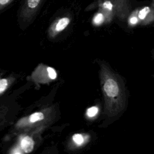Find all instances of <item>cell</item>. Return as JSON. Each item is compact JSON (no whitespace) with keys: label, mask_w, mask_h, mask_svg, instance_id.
<instances>
[{"label":"cell","mask_w":154,"mask_h":154,"mask_svg":"<svg viewBox=\"0 0 154 154\" xmlns=\"http://www.w3.org/2000/svg\"><path fill=\"white\" fill-rule=\"evenodd\" d=\"M100 80L104 98V114L113 117L125 106V92L118 76L103 62L99 63Z\"/></svg>","instance_id":"6da1fadb"},{"label":"cell","mask_w":154,"mask_h":154,"mask_svg":"<svg viewBox=\"0 0 154 154\" xmlns=\"http://www.w3.org/2000/svg\"><path fill=\"white\" fill-rule=\"evenodd\" d=\"M55 116L54 107L49 106L25 116L14 124L9 136L17 135L22 133L40 134L53 122Z\"/></svg>","instance_id":"7a4b0ae2"},{"label":"cell","mask_w":154,"mask_h":154,"mask_svg":"<svg viewBox=\"0 0 154 154\" xmlns=\"http://www.w3.org/2000/svg\"><path fill=\"white\" fill-rule=\"evenodd\" d=\"M45 1L23 0L18 11L19 21L23 25H28L32 23Z\"/></svg>","instance_id":"3957f363"},{"label":"cell","mask_w":154,"mask_h":154,"mask_svg":"<svg viewBox=\"0 0 154 154\" xmlns=\"http://www.w3.org/2000/svg\"><path fill=\"white\" fill-rule=\"evenodd\" d=\"M38 135L40 134L32 133H22L17 135V140L9 152L14 154H25L32 152L36 144L35 139Z\"/></svg>","instance_id":"277c9868"},{"label":"cell","mask_w":154,"mask_h":154,"mask_svg":"<svg viewBox=\"0 0 154 154\" xmlns=\"http://www.w3.org/2000/svg\"><path fill=\"white\" fill-rule=\"evenodd\" d=\"M57 77V73L53 67L43 64H40L32 72L31 78L37 84H48L54 81Z\"/></svg>","instance_id":"5b68a950"},{"label":"cell","mask_w":154,"mask_h":154,"mask_svg":"<svg viewBox=\"0 0 154 154\" xmlns=\"http://www.w3.org/2000/svg\"><path fill=\"white\" fill-rule=\"evenodd\" d=\"M131 16L134 17L138 23L146 25L154 20V5L144 7L140 9L134 10Z\"/></svg>","instance_id":"8992f818"},{"label":"cell","mask_w":154,"mask_h":154,"mask_svg":"<svg viewBox=\"0 0 154 154\" xmlns=\"http://www.w3.org/2000/svg\"><path fill=\"white\" fill-rule=\"evenodd\" d=\"M70 18L68 16L60 17L54 20L48 28V34L50 38H54L64 31L70 23Z\"/></svg>","instance_id":"52a82bcc"},{"label":"cell","mask_w":154,"mask_h":154,"mask_svg":"<svg viewBox=\"0 0 154 154\" xmlns=\"http://www.w3.org/2000/svg\"><path fill=\"white\" fill-rule=\"evenodd\" d=\"M114 13L120 19H125L130 13L129 0H111Z\"/></svg>","instance_id":"ba28073f"},{"label":"cell","mask_w":154,"mask_h":154,"mask_svg":"<svg viewBox=\"0 0 154 154\" xmlns=\"http://www.w3.org/2000/svg\"><path fill=\"white\" fill-rule=\"evenodd\" d=\"M15 81L16 78L14 76L0 78V97L10 89L14 83Z\"/></svg>","instance_id":"9c48e42d"},{"label":"cell","mask_w":154,"mask_h":154,"mask_svg":"<svg viewBox=\"0 0 154 154\" xmlns=\"http://www.w3.org/2000/svg\"><path fill=\"white\" fill-rule=\"evenodd\" d=\"M71 140L72 143L75 147H80L88 141V136L82 134H75L72 137Z\"/></svg>","instance_id":"30bf717a"},{"label":"cell","mask_w":154,"mask_h":154,"mask_svg":"<svg viewBox=\"0 0 154 154\" xmlns=\"http://www.w3.org/2000/svg\"><path fill=\"white\" fill-rule=\"evenodd\" d=\"M8 108L5 106L0 107V129L3 127L7 122V115L8 113Z\"/></svg>","instance_id":"8fae6325"},{"label":"cell","mask_w":154,"mask_h":154,"mask_svg":"<svg viewBox=\"0 0 154 154\" xmlns=\"http://www.w3.org/2000/svg\"><path fill=\"white\" fill-rule=\"evenodd\" d=\"M99 109L96 106H93L87 109L86 111V115L88 118H93L97 116Z\"/></svg>","instance_id":"7c38bea8"},{"label":"cell","mask_w":154,"mask_h":154,"mask_svg":"<svg viewBox=\"0 0 154 154\" xmlns=\"http://www.w3.org/2000/svg\"><path fill=\"white\" fill-rule=\"evenodd\" d=\"M14 0H0V11L9 6Z\"/></svg>","instance_id":"4fadbf2b"}]
</instances>
